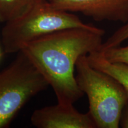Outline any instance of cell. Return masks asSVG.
<instances>
[{"label":"cell","instance_id":"6da1fadb","mask_svg":"<svg viewBox=\"0 0 128 128\" xmlns=\"http://www.w3.org/2000/svg\"><path fill=\"white\" fill-rule=\"evenodd\" d=\"M104 33L92 25L66 28L41 37L21 51L51 86L58 102L74 104L84 94L74 74L76 62L82 56L99 50Z\"/></svg>","mask_w":128,"mask_h":128},{"label":"cell","instance_id":"7a4b0ae2","mask_svg":"<svg viewBox=\"0 0 128 128\" xmlns=\"http://www.w3.org/2000/svg\"><path fill=\"white\" fill-rule=\"evenodd\" d=\"M78 87L87 96L89 111L98 128H118L122 112L128 102V94L116 79L89 64L87 55L76 64Z\"/></svg>","mask_w":128,"mask_h":128},{"label":"cell","instance_id":"3957f363","mask_svg":"<svg viewBox=\"0 0 128 128\" xmlns=\"http://www.w3.org/2000/svg\"><path fill=\"white\" fill-rule=\"evenodd\" d=\"M92 26L70 12L54 7L48 0H36L24 15L6 23L1 34L4 50L7 54L18 53L26 44L47 34Z\"/></svg>","mask_w":128,"mask_h":128},{"label":"cell","instance_id":"277c9868","mask_svg":"<svg viewBox=\"0 0 128 128\" xmlns=\"http://www.w3.org/2000/svg\"><path fill=\"white\" fill-rule=\"evenodd\" d=\"M49 84L22 51L0 72V128H7L27 102Z\"/></svg>","mask_w":128,"mask_h":128},{"label":"cell","instance_id":"5b68a950","mask_svg":"<svg viewBox=\"0 0 128 128\" xmlns=\"http://www.w3.org/2000/svg\"><path fill=\"white\" fill-rule=\"evenodd\" d=\"M56 8L78 12L97 22L128 21V0H48Z\"/></svg>","mask_w":128,"mask_h":128},{"label":"cell","instance_id":"8992f818","mask_svg":"<svg viewBox=\"0 0 128 128\" xmlns=\"http://www.w3.org/2000/svg\"><path fill=\"white\" fill-rule=\"evenodd\" d=\"M31 122L38 128H96L88 112L80 113L73 104L58 103L34 110Z\"/></svg>","mask_w":128,"mask_h":128},{"label":"cell","instance_id":"52a82bcc","mask_svg":"<svg viewBox=\"0 0 128 128\" xmlns=\"http://www.w3.org/2000/svg\"><path fill=\"white\" fill-rule=\"evenodd\" d=\"M87 60L89 64L94 68L116 79L128 94V64L109 61L99 51L87 55Z\"/></svg>","mask_w":128,"mask_h":128},{"label":"cell","instance_id":"ba28073f","mask_svg":"<svg viewBox=\"0 0 128 128\" xmlns=\"http://www.w3.org/2000/svg\"><path fill=\"white\" fill-rule=\"evenodd\" d=\"M36 0H0V22L6 23L28 12Z\"/></svg>","mask_w":128,"mask_h":128},{"label":"cell","instance_id":"9c48e42d","mask_svg":"<svg viewBox=\"0 0 128 128\" xmlns=\"http://www.w3.org/2000/svg\"><path fill=\"white\" fill-rule=\"evenodd\" d=\"M99 52L109 61L128 64V45L114 46Z\"/></svg>","mask_w":128,"mask_h":128},{"label":"cell","instance_id":"30bf717a","mask_svg":"<svg viewBox=\"0 0 128 128\" xmlns=\"http://www.w3.org/2000/svg\"><path fill=\"white\" fill-rule=\"evenodd\" d=\"M128 39V21L118 28L104 42H103L98 51L112 47L119 46Z\"/></svg>","mask_w":128,"mask_h":128},{"label":"cell","instance_id":"8fae6325","mask_svg":"<svg viewBox=\"0 0 128 128\" xmlns=\"http://www.w3.org/2000/svg\"><path fill=\"white\" fill-rule=\"evenodd\" d=\"M120 126L123 128H128V102L124 106L122 112Z\"/></svg>","mask_w":128,"mask_h":128},{"label":"cell","instance_id":"7c38bea8","mask_svg":"<svg viewBox=\"0 0 128 128\" xmlns=\"http://www.w3.org/2000/svg\"><path fill=\"white\" fill-rule=\"evenodd\" d=\"M1 55H2V54H1V50H0V58H1Z\"/></svg>","mask_w":128,"mask_h":128}]
</instances>
